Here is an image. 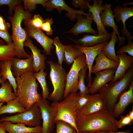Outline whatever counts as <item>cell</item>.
<instances>
[{"mask_svg": "<svg viewBox=\"0 0 133 133\" xmlns=\"http://www.w3.org/2000/svg\"><path fill=\"white\" fill-rule=\"evenodd\" d=\"M117 120L112 113L106 109L88 115L77 113L76 124L77 133L100 131L118 132Z\"/></svg>", "mask_w": 133, "mask_h": 133, "instance_id": "6da1fadb", "label": "cell"}, {"mask_svg": "<svg viewBox=\"0 0 133 133\" xmlns=\"http://www.w3.org/2000/svg\"><path fill=\"white\" fill-rule=\"evenodd\" d=\"M14 13L10 15L8 18L11 22L12 30L11 39L17 58H26L30 56L27 54L24 48L23 43L28 36L25 28L21 26L23 20L32 17L30 12L25 10L23 7L19 4L17 5L13 9Z\"/></svg>", "mask_w": 133, "mask_h": 133, "instance_id": "7a4b0ae2", "label": "cell"}, {"mask_svg": "<svg viewBox=\"0 0 133 133\" xmlns=\"http://www.w3.org/2000/svg\"><path fill=\"white\" fill-rule=\"evenodd\" d=\"M34 72L27 71L15 78L17 97L26 111L33 104L39 102L42 99L37 91L38 84L36 82Z\"/></svg>", "mask_w": 133, "mask_h": 133, "instance_id": "3957f363", "label": "cell"}, {"mask_svg": "<svg viewBox=\"0 0 133 133\" xmlns=\"http://www.w3.org/2000/svg\"><path fill=\"white\" fill-rule=\"evenodd\" d=\"M133 80V66L126 71L121 78L107 84L99 91L105 99L107 110L113 113L114 107L120 96L129 87Z\"/></svg>", "mask_w": 133, "mask_h": 133, "instance_id": "277c9868", "label": "cell"}, {"mask_svg": "<svg viewBox=\"0 0 133 133\" xmlns=\"http://www.w3.org/2000/svg\"><path fill=\"white\" fill-rule=\"evenodd\" d=\"M79 93L69 94L61 102L54 101L51 105L57 109V112L53 121L55 124L61 120L65 121L73 127L77 133L76 119L78 111L77 101Z\"/></svg>", "mask_w": 133, "mask_h": 133, "instance_id": "5b68a950", "label": "cell"}, {"mask_svg": "<svg viewBox=\"0 0 133 133\" xmlns=\"http://www.w3.org/2000/svg\"><path fill=\"white\" fill-rule=\"evenodd\" d=\"M47 62L50 66L49 78L53 88V92L48 99L53 102H59L63 98L67 73L62 66L58 63L52 61Z\"/></svg>", "mask_w": 133, "mask_h": 133, "instance_id": "8992f818", "label": "cell"}, {"mask_svg": "<svg viewBox=\"0 0 133 133\" xmlns=\"http://www.w3.org/2000/svg\"><path fill=\"white\" fill-rule=\"evenodd\" d=\"M42 119L41 110L35 103L26 111L13 116L2 117L0 122L7 121L12 123L23 124L33 127L40 126Z\"/></svg>", "mask_w": 133, "mask_h": 133, "instance_id": "52a82bcc", "label": "cell"}, {"mask_svg": "<svg viewBox=\"0 0 133 133\" xmlns=\"http://www.w3.org/2000/svg\"><path fill=\"white\" fill-rule=\"evenodd\" d=\"M87 65L85 55L82 53L74 61L66 77L63 98L69 94L77 93L79 90L78 78L80 70Z\"/></svg>", "mask_w": 133, "mask_h": 133, "instance_id": "ba28073f", "label": "cell"}, {"mask_svg": "<svg viewBox=\"0 0 133 133\" xmlns=\"http://www.w3.org/2000/svg\"><path fill=\"white\" fill-rule=\"evenodd\" d=\"M28 18L23 21L28 36L31 38L35 39L41 45L46 54L51 55V51L53 49V40L47 36L41 29H37L29 23L26 19Z\"/></svg>", "mask_w": 133, "mask_h": 133, "instance_id": "9c48e42d", "label": "cell"}, {"mask_svg": "<svg viewBox=\"0 0 133 133\" xmlns=\"http://www.w3.org/2000/svg\"><path fill=\"white\" fill-rule=\"evenodd\" d=\"M36 103L41 112L42 133H51L54 127L53 121L57 114V110L54 107L50 105L46 100L42 99L40 102Z\"/></svg>", "mask_w": 133, "mask_h": 133, "instance_id": "30bf717a", "label": "cell"}, {"mask_svg": "<svg viewBox=\"0 0 133 133\" xmlns=\"http://www.w3.org/2000/svg\"><path fill=\"white\" fill-rule=\"evenodd\" d=\"M43 7L48 12H51L54 9H57L59 13H61L62 10L67 12L66 16L71 21H73L76 19L78 14L84 15L86 17L91 16L90 13H86L80 10H76L73 9L68 6L64 0H50L46 2Z\"/></svg>", "mask_w": 133, "mask_h": 133, "instance_id": "8fae6325", "label": "cell"}, {"mask_svg": "<svg viewBox=\"0 0 133 133\" xmlns=\"http://www.w3.org/2000/svg\"><path fill=\"white\" fill-rule=\"evenodd\" d=\"M108 42L106 41L91 47H84L77 45H74L75 48L79 49L85 55L87 65L88 69L87 79L88 82L87 87L88 88L92 83V69L94 62L96 57Z\"/></svg>", "mask_w": 133, "mask_h": 133, "instance_id": "7c38bea8", "label": "cell"}, {"mask_svg": "<svg viewBox=\"0 0 133 133\" xmlns=\"http://www.w3.org/2000/svg\"><path fill=\"white\" fill-rule=\"evenodd\" d=\"M106 109L105 99L100 94L89 95L86 104L79 111L78 114L88 115L95 113Z\"/></svg>", "mask_w": 133, "mask_h": 133, "instance_id": "4fadbf2b", "label": "cell"}, {"mask_svg": "<svg viewBox=\"0 0 133 133\" xmlns=\"http://www.w3.org/2000/svg\"><path fill=\"white\" fill-rule=\"evenodd\" d=\"M113 12L114 18L118 22L121 21L122 23L123 27L120 30L122 36L127 37L128 41H131L133 39V36L127 29L125 23L126 20L129 18L133 16V7H128L127 6L117 5L113 9Z\"/></svg>", "mask_w": 133, "mask_h": 133, "instance_id": "5bb4252c", "label": "cell"}, {"mask_svg": "<svg viewBox=\"0 0 133 133\" xmlns=\"http://www.w3.org/2000/svg\"><path fill=\"white\" fill-rule=\"evenodd\" d=\"M116 69L104 70L94 73L95 76L89 87L90 93L93 95L99 91L114 79Z\"/></svg>", "mask_w": 133, "mask_h": 133, "instance_id": "9a60e30c", "label": "cell"}, {"mask_svg": "<svg viewBox=\"0 0 133 133\" xmlns=\"http://www.w3.org/2000/svg\"><path fill=\"white\" fill-rule=\"evenodd\" d=\"M76 19L77 21L73 27L66 33L73 34L75 36L83 33H90L94 35L97 34L96 30L92 27L93 17L91 15L89 17H85L82 14H78Z\"/></svg>", "mask_w": 133, "mask_h": 133, "instance_id": "2e32d148", "label": "cell"}, {"mask_svg": "<svg viewBox=\"0 0 133 133\" xmlns=\"http://www.w3.org/2000/svg\"><path fill=\"white\" fill-rule=\"evenodd\" d=\"M85 0L88 7L89 13L91 14L93 17V20L96 24L98 34L108 33L102 24L100 17V14L104 11L105 7V4L102 5L103 0H93V5L89 4L91 0Z\"/></svg>", "mask_w": 133, "mask_h": 133, "instance_id": "e0dca14e", "label": "cell"}, {"mask_svg": "<svg viewBox=\"0 0 133 133\" xmlns=\"http://www.w3.org/2000/svg\"><path fill=\"white\" fill-rule=\"evenodd\" d=\"M11 68L13 76L19 77L27 71L34 72L32 53L28 57L21 59L15 57L11 60Z\"/></svg>", "mask_w": 133, "mask_h": 133, "instance_id": "ac0fdd59", "label": "cell"}, {"mask_svg": "<svg viewBox=\"0 0 133 133\" xmlns=\"http://www.w3.org/2000/svg\"><path fill=\"white\" fill-rule=\"evenodd\" d=\"M104 11L100 14V17L102 24L105 28L106 27L112 28L117 34L118 39V46L123 45L126 38L120 36L118 29V26L116 25L114 21V16L112 11L111 4L106 3Z\"/></svg>", "mask_w": 133, "mask_h": 133, "instance_id": "d6986e66", "label": "cell"}, {"mask_svg": "<svg viewBox=\"0 0 133 133\" xmlns=\"http://www.w3.org/2000/svg\"><path fill=\"white\" fill-rule=\"evenodd\" d=\"M23 46L29 48L32 51L34 72H37L42 68H46V56L44 54L41 53L40 49L34 45L31 38L28 36L24 42Z\"/></svg>", "mask_w": 133, "mask_h": 133, "instance_id": "ffe728a7", "label": "cell"}, {"mask_svg": "<svg viewBox=\"0 0 133 133\" xmlns=\"http://www.w3.org/2000/svg\"><path fill=\"white\" fill-rule=\"evenodd\" d=\"M129 88L121 95L118 102L114 107L112 114L115 117L121 115L126 107L133 102V80L131 82Z\"/></svg>", "mask_w": 133, "mask_h": 133, "instance_id": "44dd1931", "label": "cell"}, {"mask_svg": "<svg viewBox=\"0 0 133 133\" xmlns=\"http://www.w3.org/2000/svg\"><path fill=\"white\" fill-rule=\"evenodd\" d=\"M112 34V32L109 33L93 35H90L86 33L82 38L77 39L68 38L76 45L84 47H91L108 41L111 39Z\"/></svg>", "mask_w": 133, "mask_h": 133, "instance_id": "7402d4cb", "label": "cell"}, {"mask_svg": "<svg viewBox=\"0 0 133 133\" xmlns=\"http://www.w3.org/2000/svg\"><path fill=\"white\" fill-rule=\"evenodd\" d=\"M4 130L8 133H42V127L40 126L27 127L21 123L14 124L7 121L1 122Z\"/></svg>", "mask_w": 133, "mask_h": 133, "instance_id": "603a6c76", "label": "cell"}, {"mask_svg": "<svg viewBox=\"0 0 133 133\" xmlns=\"http://www.w3.org/2000/svg\"><path fill=\"white\" fill-rule=\"evenodd\" d=\"M119 64L114 74L113 80L109 83L116 81L122 77L126 71L133 66V57L127 55L124 53L117 54Z\"/></svg>", "mask_w": 133, "mask_h": 133, "instance_id": "cb8c5ba5", "label": "cell"}, {"mask_svg": "<svg viewBox=\"0 0 133 133\" xmlns=\"http://www.w3.org/2000/svg\"><path fill=\"white\" fill-rule=\"evenodd\" d=\"M95 64L92 66V73H94L110 69H116L119 63L113 61L107 57L101 50L95 58Z\"/></svg>", "mask_w": 133, "mask_h": 133, "instance_id": "d4e9b609", "label": "cell"}, {"mask_svg": "<svg viewBox=\"0 0 133 133\" xmlns=\"http://www.w3.org/2000/svg\"><path fill=\"white\" fill-rule=\"evenodd\" d=\"M11 60L0 62V69L1 75V79L5 81L6 80L12 87L14 93L17 96V84L15 78L11 71Z\"/></svg>", "mask_w": 133, "mask_h": 133, "instance_id": "484cf974", "label": "cell"}, {"mask_svg": "<svg viewBox=\"0 0 133 133\" xmlns=\"http://www.w3.org/2000/svg\"><path fill=\"white\" fill-rule=\"evenodd\" d=\"M111 40L102 49L101 51L104 55L112 61L119 63V60L115 51V46L118 41L116 32L113 30Z\"/></svg>", "mask_w": 133, "mask_h": 133, "instance_id": "4316f807", "label": "cell"}, {"mask_svg": "<svg viewBox=\"0 0 133 133\" xmlns=\"http://www.w3.org/2000/svg\"><path fill=\"white\" fill-rule=\"evenodd\" d=\"M26 111L21 105L17 97L15 99L7 103L6 105H2L0 107V115L6 113H20Z\"/></svg>", "mask_w": 133, "mask_h": 133, "instance_id": "83f0119b", "label": "cell"}, {"mask_svg": "<svg viewBox=\"0 0 133 133\" xmlns=\"http://www.w3.org/2000/svg\"><path fill=\"white\" fill-rule=\"evenodd\" d=\"M16 56L14 44H5L0 40V61H5L12 60Z\"/></svg>", "mask_w": 133, "mask_h": 133, "instance_id": "f1b7e54d", "label": "cell"}, {"mask_svg": "<svg viewBox=\"0 0 133 133\" xmlns=\"http://www.w3.org/2000/svg\"><path fill=\"white\" fill-rule=\"evenodd\" d=\"M0 84V103L6 102L7 103L17 98L15 93L12 92V86L8 81L6 80Z\"/></svg>", "mask_w": 133, "mask_h": 133, "instance_id": "f546056e", "label": "cell"}, {"mask_svg": "<svg viewBox=\"0 0 133 133\" xmlns=\"http://www.w3.org/2000/svg\"><path fill=\"white\" fill-rule=\"evenodd\" d=\"M82 53L81 51L75 48L74 45H65L64 61L67 65H70L72 64L74 60Z\"/></svg>", "mask_w": 133, "mask_h": 133, "instance_id": "4dcf8cb0", "label": "cell"}, {"mask_svg": "<svg viewBox=\"0 0 133 133\" xmlns=\"http://www.w3.org/2000/svg\"><path fill=\"white\" fill-rule=\"evenodd\" d=\"M45 68H43L37 72H34V76L40 83L42 89V99L46 100L50 94L46 80L47 75L46 71H44Z\"/></svg>", "mask_w": 133, "mask_h": 133, "instance_id": "1f68e13d", "label": "cell"}, {"mask_svg": "<svg viewBox=\"0 0 133 133\" xmlns=\"http://www.w3.org/2000/svg\"><path fill=\"white\" fill-rule=\"evenodd\" d=\"M88 69L87 65L81 69L80 70L78 78L79 92L80 95L90 93L89 88L85 85L84 79L86 76V71Z\"/></svg>", "mask_w": 133, "mask_h": 133, "instance_id": "d6a6232c", "label": "cell"}, {"mask_svg": "<svg viewBox=\"0 0 133 133\" xmlns=\"http://www.w3.org/2000/svg\"><path fill=\"white\" fill-rule=\"evenodd\" d=\"M53 40V44L55 46V53L58 60L57 63L62 66V63L64 60L65 45L62 43L58 37H55Z\"/></svg>", "mask_w": 133, "mask_h": 133, "instance_id": "836d02e7", "label": "cell"}, {"mask_svg": "<svg viewBox=\"0 0 133 133\" xmlns=\"http://www.w3.org/2000/svg\"><path fill=\"white\" fill-rule=\"evenodd\" d=\"M56 133H77L76 129L71 125L63 121H56Z\"/></svg>", "mask_w": 133, "mask_h": 133, "instance_id": "e575fe53", "label": "cell"}, {"mask_svg": "<svg viewBox=\"0 0 133 133\" xmlns=\"http://www.w3.org/2000/svg\"><path fill=\"white\" fill-rule=\"evenodd\" d=\"M48 0H23L25 10L32 12L35 10L37 4H41L43 7Z\"/></svg>", "mask_w": 133, "mask_h": 133, "instance_id": "d590c367", "label": "cell"}, {"mask_svg": "<svg viewBox=\"0 0 133 133\" xmlns=\"http://www.w3.org/2000/svg\"><path fill=\"white\" fill-rule=\"evenodd\" d=\"M26 19L31 26L38 29H41V27L44 20L39 14H35L33 17L28 18Z\"/></svg>", "mask_w": 133, "mask_h": 133, "instance_id": "8d00e7d4", "label": "cell"}, {"mask_svg": "<svg viewBox=\"0 0 133 133\" xmlns=\"http://www.w3.org/2000/svg\"><path fill=\"white\" fill-rule=\"evenodd\" d=\"M23 2L21 0H0V6L6 5L9 6L8 13L10 15H13V11L15 7L17 4H21Z\"/></svg>", "mask_w": 133, "mask_h": 133, "instance_id": "74e56055", "label": "cell"}, {"mask_svg": "<svg viewBox=\"0 0 133 133\" xmlns=\"http://www.w3.org/2000/svg\"><path fill=\"white\" fill-rule=\"evenodd\" d=\"M53 22L52 18H47L44 19L41 26V29L43 31H45L48 35H51L53 33V31L51 29V25Z\"/></svg>", "mask_w": 133, "mask_h": 133, "instance_id": "f35d334b", "label": "cell"}, {"mask_svg": "<svg viewBox=\"0 0 133 133\" xmlns=\"http://www.w3.org/2000/svg\"><path fill=\"white\" fill-rule=\"evenodd\" d=\"M117 54L127 52L130 56L133 57V42L128 41L127 44L121 47L117 51Z\"/></svg>", "mask_w": 133, "mask_h": 133, "instance_id": "ab89813d", "label": "cell"}, {"mask_svg": "<svg viewBox=\"0 0 133 133\" xmlns=\"http://www.w3.org/2000/svg\"><path fill=\"white\" fill-rule=\"evenodd\" d=\"M120 119L116 122V125L117 128H122L127 125H130L133 123L132 120L128 114L125 116H122Z\"/></svg>", "mask_w": 133, "mask_h": 133, "instance_id": "60d3db41", "label": "cell"}, {"mask_svg": "<svg viewBox=\"0 0 133 133\" xmlns=\"http://www.w3.org/2000/svg\"><path fill=\"white\" fill-rule=\"evenodd\" d=\"M89 96V95L87 94L80 95L79 94L77 106V109L78 111L86 104L88 100Z\"/></svg>", "mask_w": 133, "mask_h": 133, "instance_id": "b9f144b4", "label": "cell"}, {"mask_svg": "<svg viewBox=\"0 0 133 133\" xmlns=\"http://www.w3.org/2000/svg\"><path fill=\"white\" fill-rule=\"evenodd\" d=\"M71 3L72 5L75 8H79L80 10L83 11L88 9L86 2L84 0H73Z\"/></svg>", "mask_w": 133, "mask_h": 133, "instance_id": "7bdbcfd3", "label": "cell"}, {"mask_svg": "<svg viewBox=\"0 0 133 133\" xmlns=\"http://www.w3.org/2000/svg\"><path fill=\"white\" fill-rule=\"evenodd\" d=\"M10 27V24L6 22L0 14V31L4 32H8Z\"/></svg>", "mask_w": 133, "mask_h": 133, "instance_id": "ee69618b", "label": "cell"}, {"mask_svg": "<svg viewBox=\"0 0 133 133\" xmlns=\"http://www.w3.org/2000/svg\"><path fill=\"white\" fill-rule=\"evenodd\" d=\"M0 37L5 41L7 44H10L13 43L11 36L8 32H4L0 31Z\"/></svg>", "mask_w": 133, "mask_h": 133, "instance_id": "f6af8a7d", "label": "cell"}, {"mask_svg": "<svg viewBox=\"0 0 133 133\" xmlns=\"http://www.w3.org/2000/svg\"><path fill=\"white\" fill-rule=\"evenodd\" d=\"M106 133H132L130 130H127L125 131L119 132H114L110 131H106Z\"/></svg>", "mask_w": 133, "mask_h": 133, "instance_id": "bcb514c9", "label": "cell"}, {"mask_svg": "<svg viewBox=\"0 0 133 133\" xmlns=\"http://www.w3.org/2000/svg\"><path fill=\"white\" fill-rule=\"evenodd\" d=\"M128 115L133 122V108L132 107V109L129 112Z\"/></svg>", "mask_w": 133, "mask_h": 133, "instance_id": "7dc6e473", "label": "cell"}, {"mask_svg": "<svg viewBox=\"0 0 133 133\" xmlns=\"http://www.w3.org/2000/svg\"><path fill=\"white\" fill-rule=\"evenodd\" d=\"M82 133H106L105 131H100L93 132H86Z\"/></svg>", "mask_w": 133, "mask_h": 133, "instance_id": "c3c4849f", "label": "cell"}, {"mask_svg": "<svg viewBox=\"0 0 133 133\" xmlns=\"http://www.w3.org/2000/svg\"><path fill=\"white\" fill-rule=\"evenodd\" d=\"M0 133H6L4 129L1 124V122H0Z\"/></svg>", "mask_w": 133, "mask_h": 133, "instance_id": "681fc988", "label": "cell"}, {"mask_svg": "<svg viewBox=\"0 0 133 133\" xmlns=\"http://www.w3.org/2000/svg\"><path fill=\"white\" fill-rule=\"evenodd\" d=\"M133 2H130L129 3H123L121 4V5L122 6H127V5H133Z\"/></svg>", "mask_w": 133, "mask_h": 133, "instance_id": "f907efd6", "label": "cell"}, {"mask_svg": "<svg viewBox=\"0 0 133 133\" xmlns=\"http://www.w3.org/2000/svg\"><path fill=\"white\" fill-rule=\"evenodd\" d=\"M1 72H0V84L2 83L5 81H4L2 80L1 79Z\"/></svg>", "mask_w": 133, "mask_h": 133, "instance_id": "816d5d0a", "label": "cell"}, {"mask_svg": "<svg viewBox=\"0 0 133 133\" xmlns=\"http://www.w3.org/2000/svg\"><path fill=\"white\" fill-rule=\"evenodd\" d=\"M4 103V102H2L0 103V107L1 106H2L3 105Z\"/></svg>", "mask_w": 133, "mask_h": 133, "instance_id": "f5cc1de1", "label": "cell"}]
</instances>
